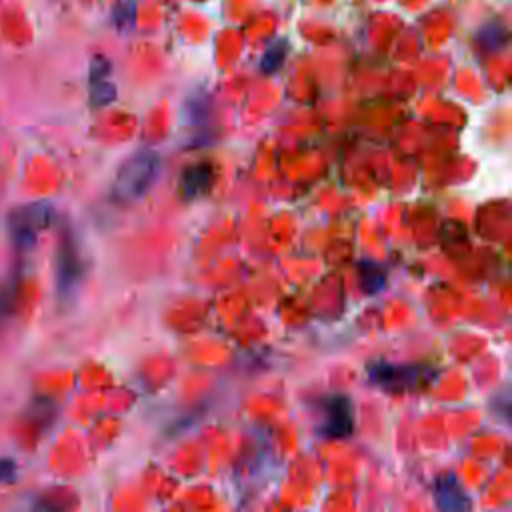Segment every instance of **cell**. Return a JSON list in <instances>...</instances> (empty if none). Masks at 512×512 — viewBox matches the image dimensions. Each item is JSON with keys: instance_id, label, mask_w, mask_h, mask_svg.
Segmentation results:
<instances>
[{"instance_id": "obj_3", "label": "cell", "mask_w": 512, "mask_h": 512, "mask_svg": "<svg viewBox=\"0 0 512 512\" xmlns=\"http://www.w3.org/2000/svg\"><path fill=\"white\" fill-rule=\"evenodd\" d=\"M54 220V206L44 200L28 202L22 206H16L8 214V232L12 246L18 252H28L34 248L36 238L40 232H44Z\"/></svg>"}, {"instance_id": "obj_1", "label": "cell", "mask_w": 512, "mask_h": 512, "mask_svg": "<svg viewBox=\"0 0 512 512\" xmlns=\"http://www.w3.org/2000/svg\"><path fill=\"white\" fill-rule=\"evenodd\" d=\"M160 172V154L154 150H138L122 162L112 182V198L120 204L142 198Z\"/></svg>"}, {"instance_id": "obj_12", "label": "cell", "mask_w": 512, "mask_h": 512, "mask_svg": "<svg viewBox=\"0 0 512 512\" xmlns=\"http://www.w3.org/2000/svg\"><path fill=\"white\" fill-rule=\"evenodd\" d=\"M360 278H362V288L368 294H376L378 290H382L384 280H386L384 270L374 262H362L360 264Z\"/></svg>"}, {"instance_id": "obj_6", "label": "cell", "mask_w": 512, "mask_h": 512, "mask_svg": "<svg viewBox=\"0 0 512 512\" xmlns=\"http://www.w3.org/2000/svg\"><path fill=\"white\" fill-rule=\"evenodd\" d=\"M434 500L438 512H472V500L462 488L458 478L450 472L436 476L434 480Z\"/></svg>"}, {"instance_id": "obj_9", "label": "cell", "mask_w": 512, "mask_h": 512, "mask_svg": "<svg viewBox=\"0 0 512 512\" xmlns=\"http://www.w3.org/2000/svg\"><path fill=\"white\" fill-rule=\"evenodd\" d=\"M286 52H288V42L284 38H274L264 54H262V60H260V70L264 74H274L282 68L284 60H286Z\"/></svg>"}, {"instance_id": "obj_13", "label": "cell", "mask_w": 512, "mask_h": 512, "mask_svg": "<svg viewBox=\"0 0 512 512\" xmlns=\"http://www.w3.org/2000/svg\"><path fill=\"white\" fill-rule=\"evenodd\" d=\"M110 74V62L104 56H94L90 62V82L104 80Z\"/></svg>"}, {"instance_id": "obj_7", "label": "cell", "mask_w": 512, "mask_h": 512, "mask_svg": "<svg viewBox=\"0 0 512 512\" xmlns=\"http://www.w3.org/2000/svg\"><path fill=\"white\" fill-rule=\"evenodd\" d=\"M212 182V168L208 164H192L180 176V196L184 200H196L202 196Z\"/></svg>"}, {"instance_id": "obj_10", "label": "cell", "mask_w": 512, "mask_h": 512, "mask_svg": "<svg viewBox=\"0 0 512 512\" xmlns=\"http://www.w3.org/2000/svg\"><path fill=\"white\" fill-rule=\"evenodd\" d=\"M112 22L118 32H128L136 22V0H116L112 6Z\"/></svg>"}, {"instance_id": "obj_14", "label": "cell", "mask_w": 512, "mask_h": 512, "mask_svg": "<svg viewBox=\"0 0 512 512\" xmlns=\"http://www.w3.org/2000/svg\"><path fill=\"white\" fill-rule=\"evenodd\" d=\"M16 478V462L10 458H0V484L12 482Z\"/></svg>"}, {"instance_id": "obj_4", "label": "cell", "mask_w": 512, "mask_h": 512, "mask_svg": "<svg viewBox=\"0 0 512 512\" xmlns=\"http://www.w3.org/2000/svg\"><path fill=\"white\" fill-rule=\"evenodd\" d=\"M434 370L424 364H392V362H372L368 366V380L390 392L412 390L424 382H430Z\"/></svg>"}, {"instance_id": "obj_11", "label": "cell", "mask_w": 512, "mask_h": 512, "mask_svg": "<svg viewBox=\"0 0 512 512\" xmlns=\"http://www.w3.org/2000/svg\"><path fill=\"white\" fill-rule=\"evenodd\" d=\"M116 100V86L104 78V80H94L90 82V104L94 108H102L108 106Z\"/></svg>"}, {"instance_id": "obj_5", "label": "cell", "mask_w": 512, "mask_h": 512, "mask_svg": "<svg viewBox=\"0 0 512 512\" xmlns=\"http://www.w3.org/2000/svg\"><path fill=\"white\" fill-rule=\"evenodd\" d=\"M354 430L352 402L344 394H334L324 402L322 434L328 438H348Z\"/></svg>"}, {"instance_id": "obj_2", "label": "cell", "mask_w": 512, "mask_h": 512, "mask_svg": "<svg viewBox=\"0 0 512 512\" xmlns=\"http://www.w3.org/2000/svg\"><path fill=\"white\" fill-rule=\"evenodd\" d=\"M84 274L86 260L82 256L78 238L70 228H64L56 248V296L62 304H68L72 298H76Z\"/></svg>"}, {"instance_id": "obj_8", "label": "cell", "mask_w": 512, "mask_h": 512, "mask_svg": "<svg viewBox=\"0 0 512 512\" xmlns=\"http://www.w3.org/2000/svg\"><path fill=\"white\" fill-rule=\"evenodd\" d=\"M18 294H20V270H12L0 282V326L14 316Z\"/></svg>"}]
</instances>
